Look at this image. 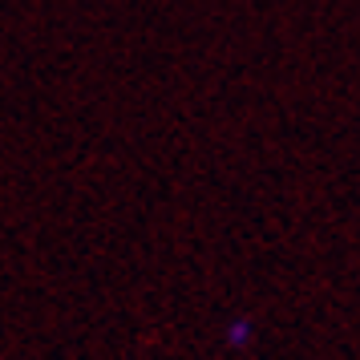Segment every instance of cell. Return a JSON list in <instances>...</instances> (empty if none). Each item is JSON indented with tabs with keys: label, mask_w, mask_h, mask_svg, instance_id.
<instances>
[]
</instances>
